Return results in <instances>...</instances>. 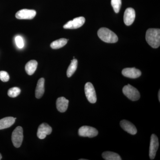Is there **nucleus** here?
<instances>
[{"label": "nucleus", "mask_w": 160, "mask_h": 160, "mask_svg": "<svg viewBox=\"0 0 160 160\" xmlns=\"http://www.w3.org/2000/svg\"><path fill=\"white\" fill-rule=\"evenodd\" d=\"M146 42L153 48H158L160 46V30L159 29H149L146 36Z\"/></svg>", "instance_id": "obj_1"}, {"label": "nucleus", "mask_w": 160, "mask_h": 160, "mask_svg": "<svg viewBox=\"0 0 160 160\" xmlns=\"http://www.w3.org/2000/svg\"><path fill=\"white\" fill-rule=\"evenodd\" d=\"M98 35L102 41L106 43H116L118 40L114 32L106 28H100L98 32Z\"/></svg>", "instance_id": "obj_2"}, {"label": "nucleus", "mask_w": 160, "mask_h": 160, "mask_svg": "<svg viewBox=\"0 0 160 160\" xmlns=\"http://www.w3.org/2000/svg\"><path fill=\"white\" fill-rule=\"evenodd\" d=\"M122 92L131 101H136L140 99L139 92L129 84L123 87Z\"/></svg>", "instance_id": "obj_3"}, {"label": "nucleus", "mask_w": 160, "mask_h": 160, "mask_svg": "<svg viewBox=\"0 0 160 160\" xmlns=\"http://www.w3.org/2000/svg\"><path fill=\"white\" fill-rule=\"evenodd\" d=\"M23 139V129L21 126H18L13 130L12 134V141L16 148H19Z\"/></svg>", "instance_id": "obj_4"}, {"label": "nucleus", "mask_w": 160, "mask_h": 160, "mask_svg": "<svg viewBox=\"0 0 160 160\" xmlns=\"http://www.w3.org/2000/svg\"><path fill=\"white\" fill-rule=\"evenodd\" d=\"M98 133L97 129L89 126H82L79 129L78 134L83 137L93 138Z\"/></svg>", "instance_id": "obj_5"}, {"label": "nucleus", "mask_w": 160, "mask_h": 160, "mask_svg": "<svg viewBox=\"0 0 160 160\" xmlns=\"http://www.w3.org/2000/svg\"><path fill=\"white\" fill-rule=\"evenodd\" d=\"M85 92L86 98L89 102L92 104L96 102V93L94 87L91 83H86L85 86Z\"/></svg>", "instance_id": "obj_6"}, {"label": "nucleus", "mask_w": 160, "mask_h": 160, "mask_svg": "<svg viewBox=\"0 0 160 160\" xmlns=\"http://www.w3.org/2000/svg\"><path fill=\"white\" fill-rule=\"evenodd\" d=\"M36 11L32 9H22L18 12L16 18L18 19L31 20L36 15Z\"/></svg>", "instance_id": "obj_7"}, {"label": "nucleus", "mask_w": 160, "mask_h": 160, "mask_svg": "<svg viewBox=\"0 0 160 160\" xmlns=\"http://www.w3.org/2000/svg\"><path fill=\"white\" fill-rule=\"evenodd\" d=\"M85 18L83 17L75 18L72 21H70L63 26L65 29H76L82 27L85 22Z\"/></svg>", "instance_id": "obj_8"}, {"label": "nucleus", "mask_w": 160, "mask_h": 160, "mask_svg": "<svg viewBox=\"0 0 160 160\" xmlns=\"http://www.w3.org/2000/svg\"><path fill=\"white\" fill-rule=\"evenodd\" d=\"M158 147V139L157 136L154 134L152 135L149 151V156L150 159L153 160L155 157Z\"/></svg>", "instance_id": "obj_9"}, {"label": "nucleus", "mask_w": 160, "mask_h": 160, "mask_svg": "<svg viewBox=\"0 0 160 160\" xmlns=\"http://www.w3.org/2000/svg\"><path fill=\"white\" fill-rule=\"evenodd\" d=\"M52 129L47 123H43L40 125L38 128L37 136L40 139H44L46 136L51 134Z\"/></svg>", "instance_id": "obj_10"}, {"label": "nucleus", "mask_w": 160, "mask_h": 160, "mask_svg": "<svg viewBox=\"0 0 160 160\" xmlns=\"http://www.w3.org/2000/svg\"><path fill=\"white\" fill-rule=\"evenodd\" d=\"M135 16V11L134 9L128 8L126 9L124 15V21L126 26H130L133 23Z\"/></svg>", "instance_id": "obj_11"}, {"label": "nucleus", "mask_w": 160, "mask_h": 160, "mask_svg": "<svg viewBox=\"0 0 160 160\" xmlns=\"http://www.w3.org/2000/svg\"><path fill=\"white\" fill-rule=\"evenodd\" d=\"M122 74L126 77L134 79L141 76L142 72L135 68H127L123 69Z\"/></svg>", "instance_id": "obj_12"}, {"label": "nucleus", "mask_w": 160, "mask_h": 160, "mask_svg": "<svg viewBox=\"0 0 160 160\" xmlns=\"http://www.w3.org/2000/svg\"><path fill=\"white\" fill-rule=\"evenodd\" d=\"M120 126L125 131L130 134L135 135L137 133V129L132 123L127 120H122L120 122Z\"/></svg>", "instance_id": "obj_13"}, {"label": "nucleus", "mask_w": 160, "mask_h": 160, "mask_svg": "<svg viewBox=\"0 0 160 160\" xmlns=\"http://www.w3.org/2000/svg\"><path fill=\"white\" fill-rule=\"evenodd\" d=\"M69 102V100L66 99L65 98H58L56 102L57 108L58 110L60 112H65L68 109Z\"/></svg>", "instance_id": "obj_14"}, {"label": "nucleus", "mask_w": 160, "mask_h": 160, "mask_svg": "<svg viewBox=\"0 0 160 160\" xmlns=\"http://www.w3.org/2000/svg\"><path fill=\"white\" fill-rule=\"evenodd\" d=\"M45 79L41 78L38 81L35 90V96L38 99L41 98L45 92Z\"/></svg>", "instance_id": "obj_15"}, {"label": "nucleus", "mask_w": 160, "mask_h": 160, "mask_svg": "<svg viewBox=\"0 0 160 160\" xmlns=\"http://www.w3.org/2000/svg\"><path fill=\"white\" fill-rule=\"evenodd\" d=\"M16 118L9 117L0 120V130L9 128L14 124Z\"/></svg>", "instance_id": "obj_16"}, {"label": "nucleus", "mask_w": 160, "mask_h": 160, "mask_svg": "<svg viewBox=\"0 0 160 160\" xmlns=\"http://www.w3.org/2000/svg\"><path fill=\"white\" fill-rule=\"evenodd\" d=\"M38 62L35 60H31L27 62L25 66V69L27 74L32 75L34 73L37 68Z\"/></svg>", "instance_id": "obj_17"}, {"label": "nucleus", "mask_w": 160, "mask_h": 160, "mask_svg": "<svg viewBox=\"0 0 160 160\" xmlns=\"http://www.w3.org/2000/svg\"><path fill=\"white\" fill-rule=\"evenodd\" d=\"M102 156L106 160H121L119 155L112 152L106 151L103 152Z\"/></svg>", "instance_id": "obj_18"}, {"label": "nucleus", "mask_w": 160, "mask_h": 160, "mask_svg": "<svg viewBox=\"0 0 160 160\" xmlns=\"http://www.w3.org/2000/svg\"><path fill=\"white\" fill-rule=\"evenodd\" d=\"M68 42V40L65 38H61L56 40L50 44V47L52 49H58L62 48L66 45Z\"/></svg>", "instance_id": "obj_19"}, {"label": "nucleus", "mask_w": 160, "mask_h": 160, "mask_svg": "<svg viewBox=\"0 0 160 160\" xmlns=\"http://www.w3.org/2000/svg\"><path fill=\"white\" fill-rule=\"evenodd\" d=\"M78 67V60L73 59L72 60L71 64L69 65L67 70V76L68 78L71 77L77 70Z\"/></svg>", "instance_id": "obj_20"}, {"label": "nucleus", "mask_w": 160, "mask_h": 160, "mask_svg": "<svg viewBox=\"0 0 160 160\" xmlns=\"http://www.w3.org/2000/svg\"><path fill=\"white\" fill-rule=\"evenodd\" d=\"M21 89L18 87H14L10 88L8 90V95L10 98H16L21 93Z\"/></svg>", "instance_id": "obj_21"}, {"label": "nucleus", "mask_w": 160, "mask_h": 160, "mask_svg": "<svg viewBox=\"0 0 160 160\" xmlns=\"http://www.w3.org/2000/svg\"><path fill=\"white\" fill-rule=\"evenodd\" d=\"M111 5L116 13L119 12L122 6V0H111Z\"/></svg>", "instance_id": "obj_22"}, {"label": "nucleus", "mask_w": 160, "mask_h": 160, "mask_svg": "<svg viewBox=\"0 0 160 160\" xmlns=\"http://www.w3.org/2000/svg\"><path fill=\"white\" fill-rule=\"evenodd\" d=\"M15 40L16 44L17 46L19 48L22 49L24 47V41H23L22 38V37L18 36L15 38Z\"/></svg>", "instance_id": "obj_23"}, {"label": "nucleus", "mask_w": 160, "mask_h": 160, "mask_svg": "<svg viewBox=\"0 0 160 160\" xmlns=\"http://www.w3.org/2000/svg\"><path fill=\"white\" fill-rule=\"evenodd\" d=\"M9 79V75L6 71H0V80L3 82H7Z\"/></svg>", "instance_id": "obj_24"}, {"label": "nucleus", "mask_w": 160, "mask_h": 160, "mask_svg": "<svg viewBox=\"0 0 160 160\" xmlns=\"http://www.w3.org/2000/svg\"><path fill=\"white\" fill-rule=\"evenodd\" d=\"M158 99L159 101H160V90L158 92Z\"/></svg>", "instance_id": "obj_25"}, {"label": "nucleus", "mask_w": 160, "mask_h": 160, "mask_svg": "<svg viewBox=\"0 0 160 160\" xmlns=\"http://www.w3.org/2000/svg\"><path fill=\"white\" fill-rule=\"evenodd\" d=\"M2 155H1V153H0V160L2 159Z\"/></svg>", "instance_id": "obj_26"}]
</instances>
